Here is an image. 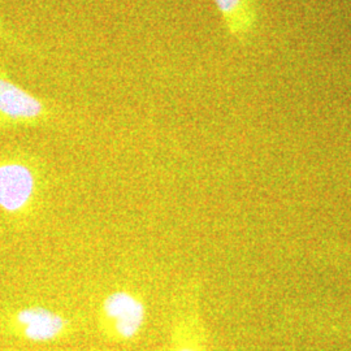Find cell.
<instances>
[{"instance_id":"1","label":"cell","mask_w":351,"mask_h":351,"mask_svg":"<svg viewBox=\"0 0 351 351\" xmlns=\"http://www.w3.org/2000/svg\"><path fill=\"white\" fill-rule=\"evenodd\" d=\"M146 303L126 289L108 293L101 301L97 324L103 339L113 345H124L138 337L146 324Z\"/></svg>"},{"instance_id":"9","label":"cell","mask_w":351,"mask_h":351,"mask_svg":"<svg viewBox=\"0 0 351 351\" xmlns=\"http://www.w3.org/2000/svg\"><path fill=\"white\" fill-rule=\"evenodd\" d=\"M329 330L335 335H339L342 337H348L351 339V324H337V326H329Z\"/></svg>"},{"instance_id":"7","label":"cell","mask_w":351,"mask_h":351,"mask_svg":"<svg viewBox=\"0 0 351 351\" xmlns=\"http://www.w3.org/2000/svg\"><path fill=\"white\" fill-rule=\"evenodd\" d=\"M326 259L332 262H343L351 264V245H342V246H329L324 250Z\"/></svg>"},{"instance_id":"8","label":"cell","mask_w":351,"mask_h":351,"mask_svg":"<svg viewBox=\"0 0 351 351\" xmlns=\"http://www.w3.org/2000/svg\"><path fill=\"white\" fill-rule=\"evenodd\" d=\"M0 40L7 43V45H10V46H12V47L19 49V50H29V47H27L26 43H24V40L21 38L17 37L12 30L5 25L1 20H0Z\"/></svg>"},{"instance_id":"3","label":"cell","mask_w":351,"mask_h":351,"mask_svg":"<svg viewBox=\"0 0 351 351\" xmlns=\"http://www.w3.org/2000/svg\"><path fill=\"white\" fill-rule=\"evenodd\" d=\"M51 116L49 106L17 85L0 64V125L36 126L46 124Z\"/></svg>"},{"instance_id":"2","label":"cell","mask_w":351,"mask_h":351,"mask_svg":"<svg viewBox=\"0 0 351 351\" xmlns=\"http://www.w3.org/2000/svg\"><path fill=\"white\" fill-rule=\"evenodd\" d=\"M201 289L193 282L177 304L165 351H208V333L201 313Z\"/></svg>"},{"instance_id":"5","label":"cell","mask_w":351,"mask_h":351,"mask_svg":"<svg viewBox=\"0 0 351 351\" xmlns=\"http://www.w3.org/2000/svg\"><path fill=\"white\" fill-rule=\"evenodd\" d=\"M37 189V176L23 162L0 164V208L7 213H20L33 201Z\"/></svg>"},{"instance_id":"4","label":"cell","mask_w":351,"mask_h":351,"mask_svg":"<svg viewBox=\"0 0 351 351\" xmlns=\"http://www.w3.org/2000/svg\"><path fill=\"white\" fill-rule=\"evenodd\" d=\"M19 333L32 342H53L75 332L73 322L65 315L42 306L19 310L13 316Z\"/></svg>"},{"instance_id":"6","label":"cell","mask_w":351,"mask_h":351,"mask_svg":"<svg viewBox=\"0 0 351 351\" xmlns=\"http://www.w3.org/2000/svg\"><path fill=\"white\" fill-rule=\"evenodd\" d=\"M226 32L239 42L250 37L258 23L254 0H213Z\"/></svg>"}]
</instances>
